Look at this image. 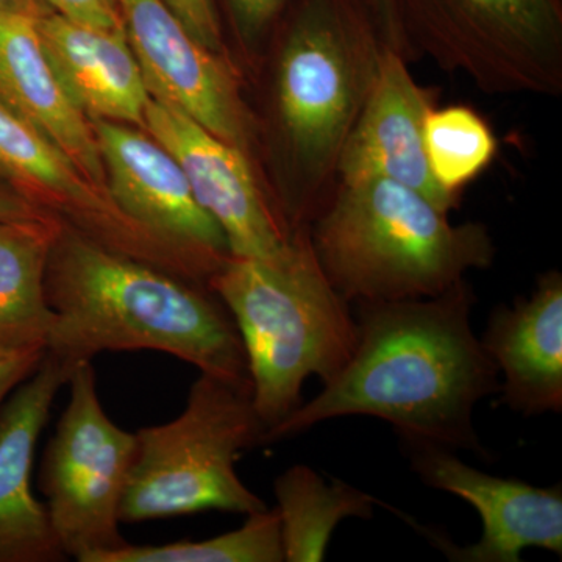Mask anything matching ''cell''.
I'll return each mask as SVG.
<instances>
[{
    "label": "cell",
    "mask_w": 562,
    "mask_h": 562,
    "mask_svg": "<svg viewBox=\"0 0 562 562\" xmlns=\"http://www.w3.org/2000/svg\"><path fill=\"white\" fill-rule=\"evenodd\" d=\"M475 295L462 279L436 297L358 303L357 346L341 372L265 432L292 438L321 422L371 416L401 438L484 454L473 409L501 392V372L473 333Z\"/></svg>",
    "instance_id": "obj_1"
},
{
    "label": "cell",
    "mask_w": 562,
    "mask_h": 562,
    "mask_svg": "<svg viewBox=\"0 0 562 562\" xmlns=\"http://www.w3.org/2000/svg\"><path fill=\"white\" fill-rule=\"evenodd\" d=\"M192 281L61 225L46 273L55 314L47 355L72 373L102 351L157 350L251 386L235 321Z\"/></svg>",
    "instance_id": "obj_2"
},
{
    "label": "cell",
    "mask_w": 562,
    "mask_h": 562,
    "mask_svg": "<svg viewBox=\"0 0 562 562\" xmlns=\"http://www.w3.org/2000/svg\"><path fill=\"white\" fill-rule=\"evenodd\" d=\"M283 14L273 113L294 179L284 216L301 228L330 201L344 143L387 46L364 0H291Z\"/></svg>",
    "instance_id": "obj_3"
},
{
    "label": "cell",
    "mask_w": 562,
    "mask_h": 562,
    "mask_svg": "<svg viewBox=\"0 0 562 562\" xmlns=\"http://www.w3.org/2000/svg\"><path fill=\"white\" fill-rule=\"evenodd\" d=\"M447 214L394 180L338 181L310 238L322 271L349 303L436 297L495 258L483 224L453 225Z\"/></svg>",
    "instance_id": "obj_4"
},
{
    "label": "cell",
    "mask_w": 562,
    "mask_h": 562,
    "mask_svg": "<svg viewBox=\"0 0 562 562\" xmlns=\"http://www.w3.org/2000/svg\"><path fill=\"white\" fill-rule=\"evenodd\" d=\"M209 286L241 336L251 402L268 430L301 405L308 376L330 382L353 353L357 319L322 271L310 227L271 258L231 255Z\"/></svg>",
    "instance_id": "obj_5"
},
{
    "label": "cell",
    "mask_w": 562,
    "mask_h": 562,
    "mask_svg": "<svg viewBox=\"0 0 562 562\" xmlns=\"http://www.w3.org/2000/svg\"><path fill=\"white\" fill-rule=\"evenodd\" d=\"M266 430L250 384L201 372L179 417L136 431L121 522L209 509L246 516L265 512V502L243 483L235 462L243 450L261 446Z\"/></svg>",
    "instance_id": "obj_6"
},
{
    "label": "cell",
    "mask_w": 562,
    "mask_h": 562,
    "mask_svg": "<svg viewBox=\"0 0 562 562\" xmlns=\"http://www.w3.org/2000/svg\"><path fill=\"white\" fill-rule=\"evenodd\" d=\"M406 60L492 95L562 94V0H394Z\"/></svg>",
    "instance_id": "obj_7"
},
{
    "label": "cell",
    "mask_w": 562,
    "mask_h": 562,
    "mask_svg": "<svg viewBox=\"0 0 562 562\" xmlns=\"http://www.w3.org/2000/svg\"><path fill=\"white\" fill-rule=\"evenodd\" d=\"M68 384V405L44 450L40 490L68 560L94 562L128 543L120 509L138 441L103 409L91 361L77 364Z\"/></svg>",
    "instance_id": "obj_8"
},
{
    "label": "cell",
    "mask_w": 562,
    "mask_h": 562,
    "mask_svg": "<svg viewBox=\"0 0 562 562\" xmlns=\"http://www.w3.org/2000/svg\"><path fill=\"white\" fill-rule=\"evenodd\" d=\"M117 5L150 98L249 154L254 125L231 63L202 46L162 0Z\"/></svg>",
    "instance_id": "obj_9"
},
{
    "label": "cell",
    "mask_w": 562,
    "mask_h": 562,
    "mask_svg": "<svg viewBox=\"0 0 562 562\" xmlns=\"http://www.w3.org/2000/svg\"><path fill=\"white\" fill-rule=\"evenodd\" d=\"M91 125L114 206L144 232L198 261L211 279L231 250L217 222L195 201L179 161L138 127L101 120Z\"/></svg>",
    "instance_id": "obj_10"
},
{
    "label": "cell",
    "mask_w": 562,
    "mask_h": 562,
    "mask_svg": "<svg viewBox=\"0 0 562 562\" xmlns=\"http://www.w3.org/2000/svg\"><path fill=\"white\" fill-rule=\"evenodd\" d=\"M144 120V131L179 161L195 201L224 232L232 257L271 258L288 246L295 228L262 191L246 151L155 99Z\"/></svg>",
    "instance_id": "obj_11"
},
{
    "label": "cell",
    "mask_w": 562,
    "mask_h": 562,
    "mask_svg": "<svg viewBox=\"0 0 562 562\" xmlns=\"http://www.w3.org/2000/svg\"><path fill=\"white\" fill-rule=\"evenodd\" d=\"M413 471L435 490L471 503L483 520L472 546H454L442 532L414 524L432 546L457 562H519L530 547L562 554L561 487H538L471 468L452 450L422 439L402 438Z\"/></svg>",
    "instance_id": "obj_12"
},
{
    "label": "cell",
    "mask_w": 562,
    "mask_h": 562,
    "mask_svg": "<svg viewBox=\"0 0 562 562\" xmlns=\"http://www.w3.org/2000/svg\"><path fill=\"white\" fill-rule=\"evenodd\" d=\"M432 109V91L414 80L403 55L384 47L371 94L344 143L336 180H394L449 213L458 195L436 181L425 154V121Z\"/></svg>",
    "instance_id": "obj_13"
},
{
    "label": "cell",
    "mask_w": 562,
    "mask_h": 562,
    "mask_svg": "<svg viewBox=\"0 0 562 562\" xmlns=\"http://www.w3.org/2000/svg\"><path fill=\"white\" fill-rule=\"evenodd\" d=\"M0 180L40 205L52 203L90 228L92 241L155 266L171 265L173 249L133 224L31 122L0 98Z\"/></svg>",
    "instance_id": "obj_14"
},
{
    "label": "cell",
    "mask_w": 562,
    "mask_h": 562,
    "mask_svg": "<svg viewBox=\"0 0 562 562\" xmlns=\"http://www.w3.org/2000/svg\"><path fill=\"white\" fill-rule=\"evenodd\" d=\"M69 376L46 351L40 368L0 408V562L68 560L46 505L33 495L32 471L36 443Z\"/></svg>",
    "instance_id": "obj_15"
},
{
    "label": "cell",
    "mask_w": 562,
    "mask_h": 562,
    "mask_svg": "<svg viewBox=\"0 0 562 562\" xmlns=\"http://www.w3.org/2000/svg\"><path fill=\"white\" fill-rule=\"evenodd\" d=\"M503 373L502 402L532 414L562 409V276L539 277L530 297L497 306L482 339Z\"/></svg>",
    "instance_id": "obj_16"
},
{
    "label": "cell",
    "mask_w": 562,
    "mask_h": 562,
    "mask_svg": "<svg viewBox=\"0 0 562 562\" xmlns=\"http://www.w3.org/2000/svg\"><path fill=\"white\" fill-rule=\"evenodd\" d=\"M41 43L70 101L90 121L146 127L149 91L124 31H102L46 10Z\"/></svg>",
    "instance_id": "obj_17"
},
{
    "label": "cell",
    "mask_w": 562,
    "mask_h": 562,
    "mask_svg": "<svg viewBox=\"0 0 562 562\" xmlns=\"http://www.w3.org/2000/svg\"><path fill=\"white\" fill-rule=\"evenodd\" d=\"M0 98L109 194L91 121L70 101L52 68L36 18L0 13Z\"/></svg>",
    "instance_id": "obj_18"
},
{
    "label": "cell",
    "mask_w": 562,
    "mask_h": 562,
    "mask_svg": "<svg viewBox=\"0 0 562 562\" xmlns=\"http://www.w3.org/2000/svg\"><path fill=\"white\" fill-rule=\"evenodd\" d=\"M57 220L0 221V347L47 350L55 314L46 273Z\"/></svg>",
    "instance_id": "obj_19"
},
{
    "label": "cell",
    "mask_w": 562,
    "mask_h": 562,
    "mask_svg": "<svg viewBox=\"0 0 562 562\" xmlns=\"http://www.w3.org/2000/svg\"><path fill=\"white\" fill-rule=\"evenodd\" d=\"M284 561L324 560L336 525L346 517L369 520L376 501L341 482L327 483L306 465H294L276 480Z\"/></svg>",
    "instance_id": "obj_20"
},
{
    "label": "cell",
    "mask_w": 562,
    "mask_h": 562,
    "mask_svg": "<svg viewBox=\"0 0 562 562\" xmlns=\"http://www.w3.org/2000/svg\"><path fill=\"white\" fill-rule=\"evenodd\" d=\"M284 561L279 514L276 509L249 514L246 524L205 541L162 546L125 543L94 562H280Z\"/></svg>",
    "instance_id": "obj_21"
},
{
    "label": "cell",
    "mask_w": 562,
    "mask_h": 562,
    "mask_svg": "<svg viewBox=\"0 0 562 562\" xmlns=\"http://www.w3.org/2000/svg\"><path fill=\"white\" fill-rule=\"evenodd\" d=\"M425 154L436 181L452 194L494 160L497 140L468 106L432 109L424 128Z\"/></svg>",
    "instance_id": "obj_22"
},
{
    "label": "cell",
    "mask_w": 562,
    "mask_h": 562,
    "mask_svg": "<svg viewBox=\"0 0 562 562\" xmlns=\"http://www.w3.org/2000/svg\"><path fill=\"white\" fill-rule=\"evenodd\" d=\"M206 49L222 54L224 38L220 14L213 0H162Z\"/></svg>",
    "instance_id": "obj_23"
},
{
    "label": "cell",
    "mask_w": 562,
    "mask_h": 562,
    "mask_svg": "<svg viewBox=\"0 0 562 562\" xmlns=\"http://www.w3.org/2000/svg\"><path fill=\"white\" fill-rule=\"evenodd\" d=\"M44 5L66 20L102 31H124L117 0H43Z\"/></svg>",
    "instance_id": "obj_24"
},
{
    "label": "cell",
    "mask_w": 562,
    "mask_h": 562,
    "mask_svg": "<svg viewBox=\"0 0 562 562\" xmlns=\"http://www.w3.org/2000/svg\"><path fill=\"white\" fill-rule=\"evenodd\" d=\"M233 20L246 38L261 35L280 20L291 0H227Z\"/></svg>",
    "instance_id": "obj_25"
},
{
    "label": "cell",
    "mask_w": 562,
    "mask_h": 562,
    "mask_svg": "<svg viewBox=\"0 0 562 562\" xmlns=\"http://www.w3.org/2000/svg\"><path fill=\"white\" fill-rule=\"evenodd\" d=\"M46 351L38 347H27V349L0 347V408L10 397L11 392L40 368Z\"/></svg>",
    "instance_id": "obj_26"
},
{
    "label": "cell",
    "mask_w": 562,
    "mask_h": 562,
    "mask_svg": "<svg viewBox=\"0 0 562 562\" xmlns=\"http://www.w3.org/2000/svg\"><path fill=\"white\" fill-rule=\"evenodd\" d=\"M364 2L375 18L384 44L406 58L401 29H398L397 18H395L394 0H364Z\"/></svg>",
    "instance_id": "obj_27"
},
{
    "label": "cell",
    "mask_w": 562,
    "mask_h": 562,
    "mask_svg": "<svg viewBox=\"0 0 562 562\" xmlns=\"http://www.w3.org/2000/svg\"><path fill=\"white\" fill-rule=\"evenodd\" d=\"M50 214L13 190L0 188V221H49Z\"/></svg>",
    "instance_id": "obj_28"
},
{
    "label": "cell",
    "mask_w": 562,
    "mask_h": 562,
    "mask_svg": "<svg viewBox=\"0 0 562 562\" xmlns=\"http://www.w3.org/2000/svg\"><path fill=\"white\" fill-rule=\"evenodd\" d=\"M49 10L43 0H0V13L24 14V16L38 18Z\"/></svg>",
    "instance_id": "obj_29"
}]
</instances>
